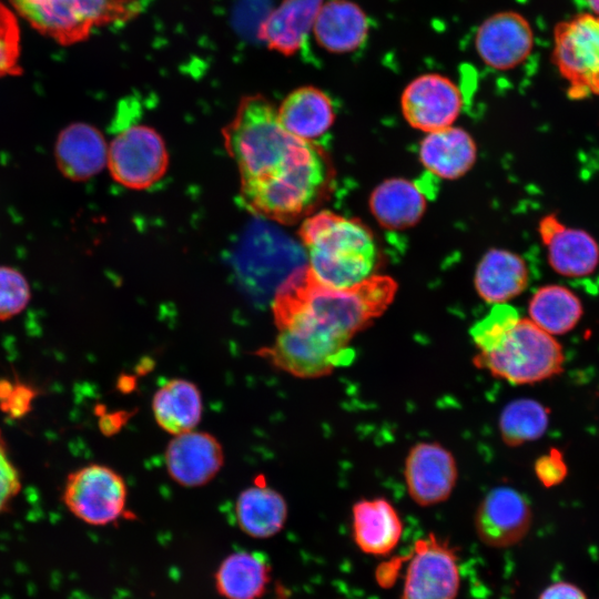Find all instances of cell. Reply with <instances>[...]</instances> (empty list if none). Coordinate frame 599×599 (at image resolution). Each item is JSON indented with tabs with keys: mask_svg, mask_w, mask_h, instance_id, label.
<instances>
[{
	"mask_svg": "<svg viewBox=\"0 0 599 599\" xmlns=\"http://www.w3.org/2000/svg\"><path fill=\"white\" fill-rule=\"evenodd\" d=\"M407 491L419 506L440 504L449 498L458 468L453 454L438 443L414 445L405 460Z\"/></svg>",
	"mask_w": 599,
	"mask_h": 599,
	"instance_id": "13",
	"label": "cell"
},
{
	"mask_svg": "<svg viewBox=\"0 0 599 599\" xmlns=\"http://www.w3.org/2000/svg\"><path fill=\"white\" fill-rule=\"evenodd\" d=\"M531 521L532 511L527 498L507 486L487 493L474 517L478 538L493 548L518 544L528 534Z\"/></svg>",
	"mask_w": 599,
	"mask_h": 599,
	"instance_id": "12",
	"label": "cell"
},
{
	"mask_svg": "<svg viewBox=\"0 0 599 599\" xmlns=\"http://www.w3.org/2000/svg\"><path fill=\"white\" fill-rule=\"evenodd\" d=\"M551 268L569 278L591 275L599 266V245L588 232L565 225L555 214L538 226Z\"/></svg>",
	"mask_w": 599,
	"mask_h": 599,
	"instance_id": "15",
	"label": "cell"
},
{
	"mask_svg": "<svg viewBox=\"0 0 599 599\" xmlns=\"http://www.w3.org/2000/svg\"><path fill=\"white\" fill-rule=\"evenodd\" d=\"M372 214L389 230H403L416 224L426 209L422 189L412 181L394 177L383 181L369 199Z\"/></svg>",
	"mask_w": 599,
	"mask_h": 599,
	"instance_id": "25",
	"label": "cell"
},
{
	"mask_svg": "<svg viewBox=\"0 0 599 599\" xmlns=\"http://www.w3.org/2000/svg\"><path fill=\"white\" fill-rule=\"evenodd\" d=\"M223 138L240 173L241 202L258 217L292 223L327 195L333 179L328 156L314 142L291 134L265 97L242 98Z\"/></svg>",
	"mask_w": 599,
	"mask_h": 599,
	"instance_id": "1",
	"label": "cell"
},
{
	"mask_svg": "<svg viewBox=\"0 0 599 599\" xmlns=\"http://www.w3.org/2000/svg\"><path fill=\"white\" fill-rule=\"evenodd\" d=\"M271 579V567L260 552L236 551L215 573L216 589L226 599H258Z\"/></svg>",
	"mask_w": 599,
	"mask_h": 599,
	"instance_id": "27",
	"label": "cell"
},
{
	"mask_svg": "<svg viewBox=\"0 0 599 599\" xmlns=\"http://www.w3.org/2000/svg\"><path fill=\"white\" fill-rule=\"evenodd\" d=\"M276 110L282 125L291 134L309 142L324 135L335 119L328 95L311 85L292 91Z\"/></svg>",
	"mask_w": 599,
	"mask_h": 599,
	"instance_id": "22",
	"label": "cell"
},
{
	"mask_svg": "<svg viewBox=\"0 0 599 599\" xmlns=\"http://www.w3.org/2000/svg\"><path fill=\"white\" fill-rule=\"evenodd\" d=\"M528 312L531 322L555 336L572 331L582 317L583 307L580 298L571 290L550 284L535 292Z\"/></svg>",
	"mask_w": 599,
	"mask_h": 599,
	"instance_id": "28",
	"label": "cell"
},
{
	"mask_svg": "<svg viewBox=\"0 0 599 599\" xmlns=\"http://www.w3.org/2000/svg\"><path fill=\"white\" fill-rule=\"evenodd\" d=\"M369 23L364 10L351 0L325 1L312 33L317 43L332 53L359 49L367 39Z\"/></svg>",
	"mask_w": 599,
	"mask_h": 599,
	"instance_id": "19",
	"label": "cell"
},
{
	"mask_svg": "<svg viewBox=\"0 0 599 599\" xmlns=\"http://www.w3.org/2000/svg\"><path fill=\"white\" fill-rule=\"evenodd\" d=\"M396 288L390 277L374 274L355 287L335 290L315 282L304 267L273 296L277 336L258 355L296 377L327 375L353 358L349 342L382 315Z\"/></svg>",
	"mask_w": 599,
	"mask_h": 599,
	"instance_id": "2",
	"label": "cell"
},
{
	"mask_svg": "<svg viewBox=\"0 0 599 599\" xmlns=\"http://www.w3.org/2000/svg\"><path fill=\"white\" fill-rule=\"evenodd\" d=\"M152 413L156 424L173 436L194 430L203 413L201 392L187 379H170L154 393Z\"/></svg>",
	"mask_w": 599,
	"mask_h": 599,
	"instance_id": "24",
	"label": "cell"
},
{
	"mask_svg": "<svg viewBox=\"0 0 599 599\" xmlns=\"http://www.w3.org/2000/svg\"><path fill=\"white\" fill-rule=\"evenodd\" d=\"M324 2L325 0H282L261 22L258 38L277 53H298L306 44Z\"/></svg>",
	"mask_w": 599,
	"mask_h": 599,
	"instance_id": "18",
	"label": "cell"
},
{
	"mask_svg": "<svg viewBox=\"0 0 599 599\" xmlns=\"http://www.w3.org/2000/svg\"><path fill=\"white\" fill-rule=\"evenodd\" d=\"M21 487L20 471L11 459L7 441L0 429V515L9 509Z\"/></svg>",
	"mask_w": 599,
	"mask_h": 599,
	"instance_id": "34",
	"label": "cell"
},
{
	"mask_svg": "<svg viewBox=\"0 0 599 599\" xmlns=\"http://www.w3.org/2000/svg\"><path fill=\"white\" fill-rule=\"evenodd\" d=\"M473 363L495 377L526 385L560 374L565 354L552 335L529 318L519 317L496 348L478 352Z\"/></svg>",
	"mask_w": 599,
	"mask_h": 599,
	"instance_id": "5",
	"label": "cell"
},
{
	"mask_svg": "<svg viewBox=\"0 0 599 599\" xmlns=\"http://www.w3.org/2000/svg\"><path fill=\"white\" fill-rule=\"evenodd\" d=\"M31 300L28 280L18 268L0 265V321L21 314Z\"/></svg>",
	"mask_w": 599,
	"mask_h": 599,
	"instance_id": "31",
	"label": "cell"
},
{
	"mask_svg": "<svg viewBox=\"0 0 599 599\" xmlns=\"http://www.w3.org/2000/svg\"><path fill=\"white\" fill-rule=\"evenodd\" d=\"M400 108L408 124L428 133L451 126L463 109V94L449 78L426 73L407 84Z\"/></svg>",
	"mask_w": 599,
	"mask_h": 599,
	"instance_id": "11",
	"label": "cell"
},
{
	"mask_svg": "<svg viewBox=\"0 0 599 599\" xmlns=\"http://www.w3.org/2000/svg\"><path fill=\"white\" fill-rule=\"evenodd\" d=\"M535 475L547 488L562 483L568 467L560 450L551 448L548 454L540 456L534 465Z\"/></svg>",
	"mask_w": 599,
	"mask_h": 599,
	"instance_id": "35",
	"label": "cell"
},
{
	"mask_svg": "<svg viewBox=\"0 0 599 599\" xmlns=\"http://www.w3.org/2000/svg\"><path fill=\"white\" fill-rule=\"evenodd\" d=\"M459 586L455 549L434 534L417 540L400 599H456Z\"/></svg>",
	"mask_w": 599,
	"mask_h": 599,
	"instance_id": "10",
	"label": "cell"
},
{
	"mask_svg": "<svg viewBox=\"0 0 599 599\" xmlns=\"http://www.w3.org/2000/svg\"><path fill=\"white\" fill-rule=\"evenodd\" d=\"M549 425V412L531 398L510 402L499 417V432L504 443L516 447L540 438Z\"/></svg>",
	"mask_w": 599,
	"mask_h": 599,
	"instance_id": "29",
	"label": "cell"
},
{
	"mask_svg": "<svg viewBox=\"0 0 599 599\" xmlns=\"http://www.w3.org/2000/svg\"><path fill=\"white\" fill-rule=\"evenodd\" d=\"M20 59V31L16 16L0 2V78L18 75Z\"/></svg>",
	"mask_w": 599,
	"mask_h": 599,
	"instance_id": "32",
	"label": "cell"
},
{
	"mask_svg": "<svg viewBox=\"0 0 599 599\" xmlns=\"http://www.w3.org/2000/svg\"><path fill=\"white\" fill-rule=\"evenodd\" d=\"M518 319V313L512 306L506 303L495 304L490 313L470 329V335L479 352L496 348Z\"/></svg>",
	"mask_w": 599,
	"mask_h": 599,
	"instance_id": "30",
	"label": "cell"
},
{
	"mask_svg": "<svg viewBox=\"0 0 599 599\" xmlns=\"http://www.w3.org/2000/svg\"><path fill=\"white\" fill-rule=\"evenodd\" d=\"M418 154L422 164L432 174L453 180L471 169L477 149L468 132L451 125L428 132L420 142Z\"/></svg>",
	"mask_w": 599,
	"mask_h": 599,
	"instance_id": "20",
	"label": "cell"
},
{
	"mask_svg": "<svg viewBox=\"0 0 599 599\" xmlns=\"http://www.w3.org/2000/svg\"><path fill=\"white\" fill-rule=\"evenodd\" d=\"M167 152L161 135L145 124L120 128L108 145V167L121 185L142 190L156 183L167 169Z\"/></svg>",
	"mask_w": 599,
	"mask_h": 599,
	"instance_id": "9",
	"label": "cell"
},
{
	"mask_svg": "<svg viewBox=\"0 0 599 599\" xmlns=\"http://www.w3.org/2000/svg\"><path fill=\"white\" fill-rule=\"evenodd\" d=\"M235 516L240 529L246 535L270 538L284 527L287 504L278 491L256 481L240 493Z\"/></svg>",
	"mask_w": 599,
	"mask_h": 599,
	"instance_id": "26",
	"label": "cell"
},
{
	"mask_svg": "<svg viewBox=\"0 0 599 599\" xmlns=\"http://www.w3.org/2000/svg\"><path fill=\"white\" fill-rule=\"evenodd\" d=\"M128 488L111 467L89 464L71 471L62 491L67 509L91 526H106L125 515Z\"/></svg>",
	"mask_w": 599,
	"mask_h": 599,
	"instance_id": "8",
	"label": "cell"
},
{
	"mask_svg": "<svg viewBox=\"0 0 599 599\" xmlns=\"http://www.w3.org/2000/svg\"><path fill=\"white\" fill-rule=\"evenodd\" d=\"M539 599H587L583 591L570 582H556L548 586Z\"/></svg>",
	"mask_w": 599,
	"mask_h": 599,
	"instance_id": "36",
	"label": "cell"
},
{
	"mask_svg": "<svg viewBox=\"0 0 599 599\" xmlns=\"http://www.w3.org/2000/svg\"><path fill=\"white\" fill-rule=\"evenodd\" d=\"M53 155L64 177L81 182L104 169L108 163V144L95 126L74 122L59 132Z\"/></svg>",
	"mask_w": 599,
	"mask_h": 599,
	"instance_id": "17",
	"label": "cell"
},
{
	"mask_svg": "<svg viewBox=\"0 0 599 599\" xmlns=\"http://www.w3.org/2000/svg\"><path fill=\"white\" fill-rule=\"evenodd\" d=\"M475 47L481 61L495 70H510L522 63L534 48V32L525 17L502 11L478 28Z\"/></svg>",
	"mask_w": 599,
	"mask_h": 599,
	"instance_id": "14",
	"label": "cell"
},
{
	"mask_svg": "<svg viewBox=\"0 0 599 599\" xmlns=\"http://www.w3.org/2000/svg\"><path fill=\"white\" fill-rule=\"evenodd\" d=\"M164 461L175 483L194 488L207 484L216 476L223 466L224 453L213 435L191 430L175 435L170 440Z\"/></svg>",
	"mask_w": 599,
	"mask_h": 599,
	"instance_id": "16",
	"label": "cell"
},
{
	"mask_svg": "<svg viewBox=\"0 0 599 599\" xmlns=\"http://www.w3.org/2000/svg\"><path fill=\"white\" fill-rule=\"evenodd\" d=\"M552 61L568 83L570 99L599 95V14L583 12L559 22Z\"/></svg>",
	"mask_w": 599,
	"mask_h": 599,
	"instance_id": "7",
	"label": "cell"
},
{
	"mask_svg": "<svg viewBox=\"0 0 599 599\" xmlns=\"http://www.w3.org/2000/svg\"><path fill=\"white\" fill-rule=\"evenodd\" d=\"M35 396V389L24 382L0 379V409L11 418L26 416Z\"/></svg>",
	"mask_w": 599,
	"mask_h": 599,
	"instance_id": "33",
	"label": "cell"
},
{
	"mask_svg": "<svg viewBox=\"0 0 599 599\" xmlns=\"http://www.w3.org/2000/svg\"><path fill=\"white\" fill-rule=\"evenodd\" d=\"M300 235L308 271L318 284L347 290L374 275L377 245L361 221L322 211L303 222Z\"/></svg>",
	"mask_w": 599,
	"mask_h": 599,
	"instance_id": "3",
	"label": "cell"
},
{
	"mask_svg": "<svg viewBox=\"0 0 599 599\" xmlns=\"http://www.w3.org/2000/svg\"><path fill=\"white\" fill-rule=\"evenodd\" d=\"M591 12L599 14V0H585Z\"/></svg>",
	"mask_w": 599,
	"mask_h": 599,
	"instance_id": "37",
	"label": "cell"
},
{
	"mask_svg": "<svg viewBox=\"0 0 599 599\" xmlns=\"http://www.w3.org/2000/svg\"><path fill=\"white\" fill-rule=\"evenodd\" d=\"M353 536L365 554L386 556L399 542L403 524L393 505L383 498L357 501L352 509Z\"/></svg>",
	"mask_w": 599,
	"mask_h": 599,
	"instance_id": "21",
	"label": "cell"
},
{
	"mask_svg": "<svg viewBox=\"0 0 599 599\" xmlns=\"http://www.w3.org/2000/svg\"><path fill=\"white\" fill-rule=\"evenodd\" d=\"M526 262L517 254L489 250L479 262L475 273V286L487 303L502 304L519 295L528 285Z\"/></svg>",
	"mask_w": 599,
	"mask_h": 599,
	"instance_id": "23",
	"label": "cell"
},
{
	"mask_svg": "<svg viewBox=\"0 0 599 599\" xmlns=\"http://www.w3.org/2000/svg\"><path fill=\"white\" fill-rule=\"evenodd\" d=\"M41 34L70 45L87 39L97 27L125 21L138 13L136 0H9Z\"/></svg>",
	"mask_w": 599,
	"mask_h": 599,
	"instance_id": "6",
	"label": "cell"
},
{
	"mask_svg": "<svg viewBox=\"0 0 599 599\" xmlns=\"http://www.w3.org/2000/svg\"><path fill=\"white\" fill-rule=\"evenodd\" d=\"M270 222L262 219L247 226L232 263L240 284L246 290L274 296L282 284L308 264L303 246Z\"/></svg>",
	"mask_w": 599,
	"mask_h": 599,
	"instance_id": "4",
	"label": "cell"
}]
</instances>
